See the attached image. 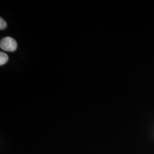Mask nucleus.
<instances>
[{"mask_svg":"<svg viewBox=\"0 0 154 154\" xmlns=\"http://www.w3.org/2000/svg\"><path fill=\"white\" fill-rule=\"evenodd\" d=\"M1 49L8 52H14L17 48L16 41L11 37H6L0 42Z\"/></svg>","mask_w":154,"mask_h":154,"instance_id":"nucleus-1","label":"nucleus"},{"mask_svg":"<svg viewBox=\"0 0 154 154\" xmlns=\"http://www.w3.org/2000/svg\"><path fill=\"white\" fill-rule=\"evenodd\" d=\"M9 60V57L4 52H0V65H4Z\"/></svg>","mask_w":154,"mask_h":154,"instance_id":"nucleus-2","label":"nucleus"},{"mask_svg":"<svg viewBox=\"0 0 154 154\" xmlns=\"http://www.w3.org/2000/svg\"><path fill=\"white\" fill-rule=\"evenodd\" d=\"M7 26V23L2 18H0V29L1 30L5 29L6 28Z\"/></svg>","mask_w":154,"mask_h":154,"instance_id":"nucleus-3","label":"nucleus"}]
</instances>
